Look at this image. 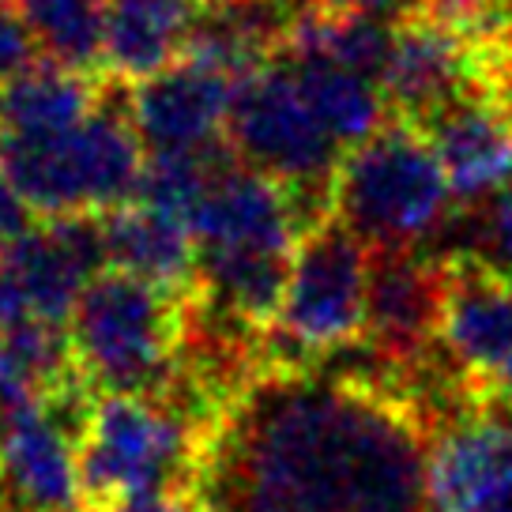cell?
I'll return each mask as SVG.
<instances>
[{
  "label": "cell",
  "mask_w": 512,
  "mask_h": 512,
  "mask_svg": "<svg viewBox=\"0 0 512 512\" xmlns=\"http://www.w3.org/2000/svg\"><path fill=\"white\" fill-rule=\"evenodd\" d=\"M415 415L366 384H287L245 411L234 512H426Z\"/></svg>",
  "instance_id": "obj_1"
},
{
  "label": "cell",
  "mask_w": 512,
  "mask_h": 512,
  "mask_svg": "<svg viewBox=\"0 0 512 512\" xmlns=\"http://www.w3.org/2000/svg\"><path fill=\"white\" fill-rule=\"evenodd\" d=\"M144 144L110 91L98 110L61 132H0V174L42 219L106 215L132 204L144 174Z\"/></svg>",
  "instance_id": "obj_2"
},
{
  "label": "cell",
  "mask_w": 512,
  "mask_h": 512,
  "mask_svg": "<svg viewBox=\"0 0 512 512\" xmlns=\"http://www.w3.org/2000/svg\"><path fill=\"white\" fill-rule=\"evenodd\" d=\"M452 189L430 140L411 121L392 117L339 159L332 215L369 249H415L445 223Z\"/></svg>",
  "instance_id": "obj_3"
},
{
  "label": "cell",
  "mask_w": 512,
  "mask_h": 512,
  "mask_svg": "<svg viewBox=\"0 0 512 512\" xmlns=\"http://www.w3.org/2000/svg\"><path fill=\"white\" fill-rule=\"evenodd\" d=\"M76 369L102 392H144L170 381L181 343V294L106 268L68 320Z\"/></svg>",
  "instance_id": "obj_4"
},
{
  "label": "cell",
  "mask_w": 512,
  "mask_h": 512,
  "mask_svg": "<svg viewBox=\"0 0 512 512\" xmlns=\"http://www.w3.org/2000/svg\"><path fill=\"white\" fill-rule=\"evenodd\" d=\"M226 140L245 166L298 196L309 226L332 215L339 147L309 110L290 61L272 57L234 83Z\"/></svg>",
  "instance_id": "obj_5"
},
{
  "label": "cell",
  "mask_w": 512,
  "mask_h": 512,
  "mask_svg": "<svg viewBox=\"0 0 512 512\" xmlns=\"http://www.w3.org/2000/svg\"><path fill=\"white\" fill-rule=\"evenodd\" d=\"M185 452V426L159 396L102 392L80 418L83 501L106 512L136 494L170 490Z\"/></svg>",
  "instance_id": "obj_6"
},
{
  "label": "cell",
  "mask_w": 512,
  "mask_h": 512,
  "mask_svg": "<svg viewBox=\"0 0 512 512\" xmlns=\"http://www.w3.org/2000/svg\"><path fill=\"white\" fill-rule=\"evenodd\" d=\"M373 249L324 215L302 234L290 264L287 294L279 309V332L305 354H332L366 336V298Z\"/></svg>",
  "instance_id": "obj_7"
},
{
  "label": "cell",
  "mask_w": 512,
  "mask_h": 512,
  "mask_svg": "<svg viewBox=\"0 0 512 512\" xmlns=\"http://www.w3.org/2000/svg\"><path fill=\"white\" fill-rule=\"evenodd\" d=\"M68 384L0 415V494L12 512H76L83 505L80 430L68 426Z\"/></svg>",
  "instance_id": "obj_8"
},
{
  "label": "cell",
  "mask_w": 512,
  "mask_h": 512,
  "mask_svg": "<svg viewBox=\"0 0 512 512\" xmlns=\"http://www.w3.org/2000/svg\"><path fill=\"white\" fill-rule=\"evenodd\" d=\"M110 268L98 215L46 219L0 253V275L16 287L31 320L64 328L87 283Z\"/></svg>",
  "instance_id": "obj_9"
},
{
  "label": "cell",
  "mask_w": 512,
  "mask_h": 512,
  "mask_svg": "<svg viewBox=\"0 0 512 512\" xmlns=\"http://www.w3.org/2000/svg\"><path fill=\"white\" fill-rule=\"evenodd\" d=\"M189 230L196 253L204 249H249V253L294 256L309 230L298 196L245 162H230L192 211Z\"/></svg>",
  "instance_id": "obj_10"
},
{
  "label": "cell",
  "mask_w": 512,
  "mask_h": 512,
  "mask_svg": "<svg viewBox=\"0 0 512 512\" xmlns=\"http://www.w3.org/2000/svg\"><path fill=\"white\" fill-rule=\"evenodd\" d=\"M234 83L238 80H230L208 64L177 57L170 68L132 83L125 113L151 155L155 151H196V147L219 144L226 136Z\"/></svg>",
  "instance_id": "obj_11"
},
{
  "label": "cell",
  "mask_w": 512,
  "mask_h": 512,
  "mask_svg": "<svg viewBox=\"0 0 512 512\" xmlns=\"http://www.w3.org/2000/svg\"><path fill=\"white\" fill-rule=\"evenodd\" d=\"M381 87L392 117L422 125L452 98L482 91V49L433 19L403 12L396 16V46Z\"/></svg>",
  "instance_id": "obj_12"
},
{
  "label": "cell",
  "mask_w": 512,
  "mask_h": 512,
  "mask_svg": "<svg viewBox=\"0 0 512 512\" xmlns=\"http://www.w3.org/2000/svg\"><path fill=\"white\" fill-rule=\"evenodd\" d=\"M430 512H512V422L467 418L426 452Z\"/></svg>",
  "instance_id": "obj_13"
},
{
  "label": "cell",
  "mask_w": 512,
  "mask_h": 512,
  "mask_svg": "<svg viewBox=\"0 0 512 512\" xmlns=\"http://www.w3.org/2000/svg\"><path fill=\"white\" fill-rule=\"evenodd\" d=\"M418 128L445 170L452 200L486 204L512 185V121L486 91L452 98Z\"/></svg>",
  "instance_id": "obj_14"
},
{
  "label": "cell",
  "mask_w": 512,
  "mask_h": 512,
  "mask_svg": "<svg viewBox=\"0 0 512 512\" xmlns=\"http://www.w3.org/2000/svg\"><path fill=\"white\" fill-rule=\"evenodd\" d=\"M441 272L437 339L460 366L486 377L512 358V275L479 253L452 256Z\"/></svg>",
  "instance_id": "obj_15"
},
{
  "label": "cell",
  "mask_w": 512,
  "mask_h": 512,
  "mask_svg": "<svg viewBox=\"0 0 512 512\" xmlns=\"http://www.w3.org/2000/svg\"><path fill=\"white\" fill-rule=\"evenodd\" d=\"M441 283V264L418 260L415 249H373L366 336L392 358L418 354L437 336Z\"/></svg>",
  "instance_id": "obj_16"
},
{
  "label": "cell",
  "mask_w": 512,
  "mask_h": 512,
  "mask_svg": "<svg viewBox=\"0 0 512 512\" xmlns=\"http://www.w3.org/2000/svg\"><path fill=\"white\" fill-rule=\"evenodd\" d=\"M98 223H102L110 268L177 294L189 290V283L196 279V238L189 223L136 200L98 215Z\"/></svg>",
  "instance_id": "obj_17"
},
{
  "label": "cell",
  "mask_w": 512,
  "mask_h": 512,
  "mask_svg": "<svg viewBox=\"0 0 512 512\" xmlns=\"http://www.w3.org/2000/svg\"><path fill=\"white\" fill-rule=\"evenodd\" d=\"M196 0H106V49L102 68L113 80L140 83L181 57Z\"/></svg>",
  "instance_id": "obj_18"
},
{
  "label": "cell",
  "mask_w": 512,
  "mask_h": 512,
  "mask_svg": "<svg viewBox=\"0 0 512 512\" xmlns=\"http://www.w3.org/2000/svg\"><path fill=\"white\" fill-rule=\"evenodd\" d=\"M283 61L294 64L309 110L317 113V121L336 140V147L366 144L369 136H377L392 121V106L377 80L339 68L324 57H283Z\"/></svg>",
  "instance_id": "obj_19"
},
{
  "label": "cell",
  "mask_w": 512,
  "mask_h": 512,
  "mask_svg": "<svg viewBox=\"0 0 512 512\" xmlns=\"http://www.w3.org/2000/svg\"><path fill=\"white\" fill-rule=\"evenodd\" d=\"M106 87L53 61L0 87V132H61L98 110Z\"/></svg>",
  "instance_id": "obj_20"
},
{
  "label": "cell",
  "mask_w": 512,
  "mask_h": 512,
  "mask_svg": "<svg viewBox=\"0 0 512 512\" xmlns=\"http://www.w3.org/2000/svg\"><path fill=\"white\" fill-rule=\"evenodd\" d=\"M38 38L42 57L95 76L106 49V0H12Z\"/></svg>",
  "instance_id": "obj_21"
},
{
  "label": "cell",
  "mask_w": 512,
  "mask_h": 512,
  "mask_svg": "<svg viewBox=\"0 0 512 512\" xmlns=\"http://www.w3.org/2000/svg\"><path fill=\"white\" fill-rule=\"evenodd\" d=\"M42 49H38V38L31 34L27 19L19 16L16 8L0 4V87L12 83L16 76L31 72L34 64H42Z\"/></svg>",
  "instance_id": "obj_22"
},
{
  "label": "cell",
  "mask_w": 512,
  "mask_h": 512,
  "mask_svg": "<svg viewBox=\"0 0 512 512\" xmlns=\"http://www.w3.org/2000/svg\"><path fill=\"white\" fill-rule=\"evenodd\" d=\"M479 245H482V260H490L494 268L512 275V185L494 192L482 204Z\"/></svg>",
  "instance_id": "obj_23"
},
{
  "label": "cell",
  "mask_w": 512,
  "mask_h": 512,
  "mask_svg": "<svg viewBox=\"0 0 512 512\" xmlns=\"http://www.w3.org/2000/svg\"><path fill=\"white\" fill-rule=\"evenodd\" d=\"M34 219H38V211L27 204V196L0 174V253L8 245H16L19 238H27L34 226H38Z\"/></svg>",
  "instance_id": "obj_24"
},
{
  "label": "cell",
  "mask_w": 512,
  "mask_h": 512,
  "mask_svg": "<svg viewBox=\"0 0 512 512\" xmlns=\"http://www.w3.org/2000/svg\"><path fill=\"white\" fill-rule=\"evenodd\" d=\"M106 512H219L211 509L208 501L189 494H177V490H159V494H136L128 501H117Z\"/></svg>",
  "instance_id": "obj_25"
},
{
  "label": "cell",
  "mask_w": 512,
  "mask_h": 512,
  "mask_svg": "<svg viewBox=\"0 0 512 512\" xmlns=\"http://www.w3.org/2000/svg\"><path fill=\"white\" fill-rule=\"evenodd\" d=\"M313 4L332 12H366V16H403L407 8H415V0H313Z\"/></svg>",
  "instance_id": "obj_26"
},
{
  "label": "cell",
  "mask_w": 512,
  "mask_h": 512,
  "mask_svg": "<svg viewBox=\"0 0 512 512\" xmlns=\"http://www.w3.org/2000/svg\"><path fill=\"white\" fill-rule=\"evenodd\" d=\"M486 388L494 392L497 400H505L512 407V358L505 366H497L494 373H486Z\"/></svg>",
  "instance_id": "obj_27"
},
{
  "label": "cell",
  "mask_w": 512,
  "mask_h": 512,
  "mask_svg": "<svg viewBox=\"0 0 512 512\" xmlns=\"http://www.w3.org/2000/svg\"><path fill=\"white\" fill-rule=\"evenodd\" d=\"M204 4H219V0H204Z\"/></svg>",
  "instance_id": "obj_28"
},
{
  "label": "cell",
  "mask_w": 512,
  "mask_h": 512,
  "mask_svg": "<svg viewBox=\"0 0 512 512\" xmlns=\"http://www.w3.org/2000/svg\"><path fill=\"white\" fill-rule=\"evenodd\" d=\"M0 4H4V0H0Z\"/></svg>",
  "instance_id": "obj_29"
}]
</instances>
